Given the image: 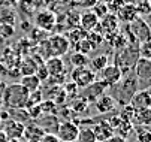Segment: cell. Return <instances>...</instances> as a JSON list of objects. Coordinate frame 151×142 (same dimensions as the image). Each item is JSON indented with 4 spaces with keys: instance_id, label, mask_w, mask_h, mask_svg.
<instances>
[{
    "instance_id": "obj_1",
    "label": "cell",
    "mask_w": 151,
    "mask_h": 142,
    "mask_svg": "<svg viewBox=\"0 0 151 142\" xmlns=\"http://www.w3.org/2000/svg\"><path fill=\"white\" fill-rule=\"evenodd\" d=\"M114 88V100L115 103L118 102L120 105L126 106L130 103L132 97L136 94V91L139 90V81L138 78L135 76V73H129V75H124L121 78V81L112 87Z\"/></svg>"
},
{
    "instance_id": "obj_2",
    "label": "cell",
    "mask_w": 151,
    "mask_h": 142,
    "mask_svg": "<svg viewBox=\"0 0 151 142\" xmlns=\"http://www.w3.org/2000/svg\"><path fill=\"white\" fill-rule=\"evenodd\" d=\"M29 96L30 93L19 82H14L5 87L2 100L8 109H19V108H26Z\"/></svg>"
},
{
    "instance_id": "obj_3",
    "label": "cell",
    "mask_w": 151,
    "mask_h": 142,
    "mask_svg": "<svg viewBox=\"0 0 151 142\" xmlns=\"http://www.w3.org/2000/svg\"><path fill=\"white\" fill-rule=\"evenodd\" d=\"M139 60V44H129L126 48L115 52V66L121 70L123 76L133 72V67Z\"/></svg>"
},
{
    "instance_id": "obj_4",
    "label": "cell",
    "mask_w": 151,
    "mask_h": 142,
    "mask_svg": "<svg viewBox=\"0 0 151 142\" xmlns=\"http://www.w3.org/2000/svg\"><path fill=\"white\" fill-rule=\"evenodd\" d=\"M127 29L138 44H144L151 39V27L142 16H138L135 21L127 24Z\"/></svg>"
},
{
    "instance_id": "obj_5",
    "label": "cell",
    "mask_w": 151,
    "mask_h": 142,
    "mask_svg": "<svg viewBox=\"0 0 151 142\" xmlns=\"http://www.w3.org/2000/svg\"><path fill=\"white\" fill-rule=\"evenodd\" d=\"M79 135V127L73 124L72 121H60L55 136L60 142H76Z\"/></svg>"
},
{
    "instance_id": "obj_6",
    "label": "cell",
    "mask_w": 151,
    "mask_h": 142,
    "mask_svg": "<svg viewBox=\"0 0 151 142\" xmlns=\"http://www.w3.org/2000/svg\"><path fill=\"white\" fill-rule=\"evenodd\" d=\"M47 40H48V47H50V52H51L50 57H61V55L66 54L69 51V48H70V44H69L68 37L60 34V33L52 34Z\"/></svg>"
},
{
    "instance_id": "obj_7",
    "label": "cell",
    "mask_w": 151,
    "mask_h": 142,
    "mask_svg": "<svg viewBox=\"0 0 151 142\" xmlns=\"http://www.w3.org/2000/svg\"><path fill=\"white\" fill-rule=\"evenodd\" d=\"M70 78H72V82H75L78 88L82 90L96 81V73L91 72L88 67H73Z\"/></svg>"
},
{
    "instance_id": "obj_8",
    "label": "cell",
    "mask_w": 151,
    "mask_h": 142,
    "mask_svg": "<svg viewBox=\"0 0 151 142\" xmlns=\"http://www.w3.org/2000/svg\"><path fill=\"white\" fill-rule=\"evenodd\" d=\"M108 88H109V87H108L105 82H102L100 79H96L93 84H90L88 87L82 88L81 93H79V96H82L88 103H90V102H96L100 96L106 94V90H108Z\"/></svg>"
},
{
    "instance_id": "obj_9",
    "label": "cell",
    "mask_w": 151,
    "mask_h": 142,
    "mask_svg": "<svg viewBox=\"0 0 151 142\" xmlns=\"http://www.w3.org/2000/svg\"><path fill=\"white\" fill-rule=\"evenodd\" d=\"M99 75H100V81H102V82H105L109 88H112L114 85H117L120 81H121V78H123L121 70L115 65H108Z\"/></svg>"
},
{
    "instance_id": "obj_10",
    "label": "cell",
    "mask_w": 151,
    "mask_h": 142,
    "mask_svg": "<svg viewBox=\"0 0 151 142\" xmlns=\"http://www.w3.org/2000/svg\"><path fill=\"white\" fill-rule=\"evenodd\" d=\"M99 27H100V32L103 36H109V34H115L118 33L120 30V21L117 15L114 14H108L105 15L102 19H99Z\"/></svg>"
},
{
    "instance_id": "obj_11",
    "label": "cell",
    "mask_w": 151,
    "mask_h": 142,
    "mask_svg": "<svg viewBox=\"0 0 151 142\" xmlns=\"http://www.w3.org/2000/svg\"><path fill=\"white\" fill-rule=\"evenodd\" d=\"M93 133H94V138H96V142H105L106 139H109L111 136H114V130L112 127L109 126L108 120H102V121H96V124L91 127Z\"/></svg>"
},
{
    "instance_id": "obj_12",
    "label": "cell",
    "mask_w": 151,
    "mask_h": 142,
    "mask_svg": "<svg viewBox=\"0 0 151 142\" xmlns=\"http://www.w3.org/2000/svg\"><path fill=\"white\" fill-rule=\"evenodd\" d=\"M115 15H117L120 23H126V24H130L132 21H135V19L139 16L138 9L135 8V5L132 2H126Z\"/></svg>"
},
{
    "instance_id": "obj_13",
    "label": "cell",
    "mask_w": 151,
    "mask_h": 142,
    "mask_svg": "<svg viewBox=\"0 0 151 142\" xmlns=\"http://www.w3.org/2000/svg\"><path fill=\"white\" fill-rule=\"evenodd\" d=\"M24 129H26V124L18 123L15 120H8L5 121L3 133L8 136V139H21L24 136Z\"/></svg>"
},
{
    "instance_id": "obj_14",
    "label": "cell",
    "mask_w": 151,
    "mask_h": 142,
    "mask_svg": "<svg viewBox=\"0 0 151 142\" xmlns=\"http://www.w3.org/2000/svg\"><path fill=\"white\" fill-rule=\"evenodd\" d=\"M133 73L138 78V81H151V60L139 57L133 67Z\"/></svg>"
},
{
    "instance_id": "obj_15",
    "label": "cell",
    "mask_w": 151,
    "mask_h": 142,
    "mask_svg": "<svg viewBox=\"0 0 151 142\" xmlns=\"http://www.w3.org/2000/svg\"><path fill=\"white\" fill-rule=\"evenodd\" d=\"M45 69L48 70L50 76H60V75H66V67L61 57H50L47 58V62H44Z\"/></svg>"
},
{
    "instance_id": "obj_16",
    "label": "cell",
    "mask_w": 151,
    "mask_h": 142,
    "mask_svg": "<svg viewBox=\"0 0 151 142\" xmlns=\"http://www.w3.org/2000/svg\"><path fill=\"white\" fill-rule=\"evenodd\" d=\"M150 100H151V91L150 90H138L129 105H130L135 111L145 109V108L150 106Z\"/></svg>"
},
{
    "instance_id": "obj_17",
    "label": "cell",
    "mask_w": 151,
    "mask_h": 142,
    "mask_svg": "<svg viewBox=\"0 0 151 142\" xmlns=\"http://www.w3.org/2000/svg\"><path fill=\"white\" fill-rule=\"evenodd\" d=\"M35 23L37 26V29H42V30H52V27L55 26L57 19H55V15L50 11H42L37 14Z\"/></svg>"
},
{
    "instance_id": "obj_18",
    "label": "cell",
    "mask_w": 151,
    "mask_h": 142,
    "mask_svg": "<svg viewBox=\"0 0 151 142\" xmlns=\"http://www.w3.org/2000/svg\"><path fill=\"white\" fill-rule=\"evenodd\" d=\"M45 135V130L42 129L37 123H30V124H26V129H24V139L26 142H39L42 139V136Z\"/></svg>"
},
{
    "instance_id": "obj_19",
    "label": "cell",
    "mask_w": 151,
    "mask_h": 142,
    "mask_svg": "<svg viewBox=\"0 0 151 142\" xmlns=\"http://www.w3.org/2000/svg\"><path fill=\"white\" fill-rule=\"evenodd\" d=\"M97 24H99V18L91 11H85L82 15H79V26L84 32L87 33L93 32L97 27Z\"/></svg>"
},
{
    "instance_id": "obj_20",
    "label": "cell",
    "mask_w": 151,
    "mask_h": 142,
    "mask_svg": "<svg viewBox=\"0 0 151 142\" xmlns=\"http://www.w3.org/2000/svg\"><path fill=\"white\" fill-rule=\"evenodd\" d=\"M94 106H96L99 114H108V112L115 109V100L109 94H103L94 102Z\"/></svg>"
},
{
    "instance_id": "obj_21",
    "label": "cell",
    "mask_w": 151,
    "mask_h": 142,
    "mask_svg": "<svg viewBox=\"0 0 151 142\" xmlns=\"http://www.w3.org/2000/svg\"><path fill=\"white\" fill-rule=\"evenodd\" d=\"M132 124L142 126V127L151 126V109H150V108H145V109H138V111H135V117H133Z\"/></svg>"
},
{
    "instance_id": "obj_22",
    "label": "cell",
    "mask_w": 151,
    "mask_h": 142,
    "mask_svg": "<svg viewBox=\"0 0 151 142\" xmlns=\"http://www.w3.org/2000/svg\"><path fill=\"white\" fill-rule=\"evenodd\" d=\"M108 65H109V55L100 54V55H96L94 58L90 60V70L94 73H100Z\"/></svg>"
},
{
    "instance_id": "obj_23",
    "label": "cell",
    "mask_w": 151,
    "mask_h": 142,
    "mask_svg": "<svg viewBox=\"0 0 151 142\" xmlns=\"http://www.w3.org/2000/svg\"><path fill=\"white\" fill-rule=\"evenodd\" d=\"M19 84L23 85L29 93H33V91H37V90L40 88V84H42V82L39 81V78H37L36 75H26V76L21 78Z\"/></svg>"
},
{
    "instance_id": "obj_24",
    "label": "cell",
    "mask_w": 151,
    "mask_h": 142,
    "mask_svg": "<svg viewBox=\"0 0 151 142\" xmlns=\"http://www.w3.org/2000/svg\"><path fill=\"white\" fill-rule=\"evenodd\" d=\"M6 111L9 112V120H15V121H18V123H23V124H26L27 121L30 120L29 112H27L26 108H19V109H6Z\"/></svg>"
},
{
    "instance_id": "obj_25",
    "label": "cell",
    "mask_w": 151,
    "mask_h": 142,
    "mask_svg": "<svg viewBox=\"0 0 151 142\" xmlns=\"http://www.w3.org/2000/svg\"><path fill=\"white\" fill-rule=\"evenodd\" d=\"M88 63H90L88 55H85V54H82V52L75 51V52L70 55V65H72L73 67H87Z\"/></svg>"
},
{
    "instance_id": "obj_26",
    "label": "cell",
    "mask_w": 151,
    "mask_h": 142,
    "mask_svg": "<svg viewBox=\"0 0 151 142\" xmlns=\"http://www.w3.org/2000/svg\"><path fill=\"white\" fill-rule=\"evenodd\" d=\"M88 105H90V103H88L82 96H76V97H73V102H72L70 109H72L75 114H84V112H87Z\"/></svg>"
},
{
    "instance_id": "obj_27",
    "label": "cell",
    "mask_w": 151,
    "mask_h": 142,
    "mask_svg": "<svg viewBox=\"0 0 151 142\" xmlns=\"http://www.w3.org/2000/svg\"><path fill=\"white\" fill-rule=\"evenodd\" d=\"M40 106V112L45 114V115H57V111H58V106L52 102V100H42L39 103Z\"/></svg>"
},
{
    "instance_id": "obj_28",
    "label": "cell",
    "mask_w": 151,
    "mask_h": 142,
    "mask_svg": "<svg viewBox=\"0 0 151 142\" xmlns=\"http://www.w3.org/2000/svg\"><path fill=\"white\" fill-rule=\"evenodd\" d=\"M76 142H96V138H94V133H93L91 127L79 129V135H78Z\"/></svg>"
},
{
    "instance_id": "obj_29",
    "label": "cell",
    "mask_w": 151,
    "mask_h": 142,
    "mask_svg": "<svg viewBox=\"0 0 151 142\" xmlns=\"http://www.w3.org/2000/svg\"><path fill=\"white\" fill-rule=\"evenodd\" d=\"M132 132H133V124L132 123H127V121H123V123L120 124V127L115 130V135L126 139Z\"/></svg>"
},
{
    "instance_id": "obj_30",
    "label": "cell",
    "mask_w": 151,
    "mask_h": 142,
    "mask_svg": "<svg viewBox=\"0 0 151 142\" xmlns=\"http://www.w3.org/2000/svg\"><path fill=\"white\" fill-rule=\"evenodd\" d=\"M0 24H9V26H15V15L12 11L9 9H3L0 12Z\"/></svg>"
},
{
    "instance_id": "obj_31",
    "label": "cell",
    "mask_w": 151,
    "mask_h": 142,
    "mask_svg": "<svg viewBox=\"0 0 151 142\" xmlns=\"http://www.w3.org/2000/svg\"><path fill=\"white\" fill-rule=\"evenodd\" d=\"M87 40L91 44V47H93V49H96L103 40H105V37H103V34H100V33H97V32H90V33H87Z\"/></svg>"
},
{
    "instance_id": "obj_32",
    "label": "cell",
    "mask_w": 151,
    "mask_h": 142,
    "mask_svg": "<svg viewBox=\"0 0 151 142\" xmlns=\"http://www.w3.org/2000/svg\"><path fill=\"white\" fill-rule=\"evenodd\" d=\"M118 117H120L123 121L132 123V121H133V117H135V109H133L130 105H126V106L123 108V111L118 114Z\"/></svg>"
},
{
    "instance_id": "obj_33",
    "label": "cell",
    "mask_w": 151,
    "mask_h": 142,
    "mask_svg": "<svg viewBox=\"0 0 151 142\" xmlns=\"http://www.w3.org/2000/svg\"><path fill=\"white\" fill-rule=\"evenodd\" d=\"M40 102H42V91H40V90L33 91V93H30V96H29V100H27V103H26V109H29V108H32V106H36V105H39Z\"/></svg>"
},
{
    "instance_id": "obj_34",
    "label": "cell",
    "mask_w": 151,
    "mask_h": 142,
    "mask_svg": "<svg viewBox=\"0 0 151 142\" xmlns=\"http://www.w3.org/2000/svg\"><path fill=\"white\" fill-rule=\"evenodd\" d=\"M99 19H102L105 15H108V14H109V11H108V6H106V3H102V2H99L96 6H93L91 9H90Z\"/></svg>"
},
{
    "instance_id": "obj_35",
    "label": "cell",
    "mask_w": 151,
    "mask_h": 142,
    "mask_svg": "<svg viewBox=\"0 0 151 142\" xmlns=\"http://www.w3.org/2000/svg\"><path fill=\"white\" fill-rule=\"evenodd\" d=\"M15 34V26H9V24H0V36L2 39H11Z\"/></svg>"
},
{
    "instance_id": "obj_36",
    "label": "cell",
    "mask_w": 151,
    "mask_h": 142,
    "mask_svg": "<svg viewBox=\"0 0 151 142\" xmlns=\"http://www.w3.org/2000/svg\"><path fill=\"white\" fill-rule=\"evenodd\" d=\"M139 57L151 60V39L144 44H139Z\"/></svg>"
},
{
    "instance_id": "obj_37",
    "label": "cell",
    "mask_w": 151,
    "mask_h": 142,
    "mask_svg": "<svg viewBox=\"0 0 151 142\" xmlns=\"http://www.w3.org/2000/svg\"><path fill=\"white\" fill-rule=\"evenodd\" d=\"M63 90H64V93H66V96H69L70 99H73V97H76L78 96V93H79V88H78V85L75 84V82H66L63 85Z\"/></svg>"
},
{
    "instance_id": "obj_38",
    "label": "cell",
    "mask_w": 151,
    "mask_h": 142,
    "mask_svg": "<svg viewBox=\"0 0 151 142\" xmlns=\"http://www.w3.org/2000/svg\"><path fill=\"white\" fill-rule=\"evenodd\" d=\"M76 49H78V52H82V54H85V55H88V52L93 51V47H91V44L87 40V37H85V39H82L81 42L76 45Z\"/></svg>"
},
{
    "instance_id": "obj_39",
    "label": "cell",
    "mask_w": 151,
    "mask_h": 142,
    "mask_svg": "<svg viewBox=\"0 0 151 142\" xmlns=\"http://www.w3.org/2000/svg\"><path fill=\"white\" fill-rule=\"evenodd\" d=\"M37 78H39V81L40 82H47V79L50 78V75H48V70L45 69V66L44 65H40L39 67H37V70H36V73H35Z\"/></svg>"
},
{
    "instance_id": "obj_40",
    "label": "cell",
    "mask_w": 151,
    "mask_h": 142,
    "mask_svg": "<svg viewBox=\"0 0 151 142\" xmlns=\"http://www.w3.org/2000/svg\"><path fill=\"white\" fill-rule=\"evenodd\" d=\"M138 142H151V132L147 129L138 130Z\"/></svg>"
},
{
    "instance_id": "obj_41",
    "label": "cell",
    "mask_w": 151,
    "mask_h": 142,
    "mask_svg": "<svg viewBox=\"0 0 151 142\" xmlns=\"http://www.w3.org/2000/svg\"><path fill=\"white\" fill-rule=\"evenodd\" d=\"M27 112H29V117H30V120H33V121H36V120H37L40 115H42V112H40V106H39V105L29 108V109H27Z\"/></svg>"
},
{
    "instance_id": "obj_42",
    "label": "cell",
    "mask_w": 151,
    "mask_h": 142,
    "mask_svg": "<svg viewBox=\"0 0 151 142\" xmlns=\"http://www.w3.org/2000/svg\"><path fill=\"white\" fill-rule=\"evenodd\" d=\"M78 3H79V6H81V8L90 11L93 6H96V5L99 3V0H78Z\"/></svg>"
},
{
    "instance_id": "obj_43",
    "label": "cell",
    "mask_w": 151,
    "mask_h": 142,
    "mask_svg": "<svg viewBox=\"0 0 151 142\" xmlns=\"http://www.w3.org/2000/svg\"><path fill=\"white\" fill-rule=\"evenodd\" d=\"M39 142H60V141H58V138L54 133H45Z\"/></svg>"
},
{
    "instance_id": "obj_44",
    "label": "cell",
    "mask_w": 151,
    "mask_h": 142,
    "mask_svg": "<svg viewBox=\"0 0 151 142\" xmlns=\"http://www.w3.org/2000/svg\"><path fill=\"white\" fill-rule=\"evenodd\" d=\"M105 142H127V139H124V138H121V136L114 135V136H111L109 139H106Z\"/></svg>"
},
{
    "instance_id": "obj_45",
    "label": "cell",
    "mask_w": 151,
    "mask_h": 142,
    "mask_svg": "<svg viewBox=\"0 0 151 142\" xmlns=\"http://www.w3.org/2000/svg\"><path fill=\"white\" fill-rule=\"evenodd\" d=\"M6 73H8V69H6V66L0 63V79H2V78H3Z\"/></svg>"
},
{
    "instance_id": "obj_46",
    "label": "cell",
    "mask_w": 151,
    "mask_h": 142,
    "mask_svg": "<svg viewBox=\"0 0 151 142\" xmlns=\"http://www.w3.org/2000/svg\"><path fill=\"white\" fill-rule=\"evenodd\" d=\"M9 139H8V136L3 133V130H0V142H8Z\"/></svg>"
},
{
    "instance_id": "obj_47",
    "label": "cell",
    "mask_w": 151,
    "mask_h": 142,
    "mask_svg": "<svg viewBox=\"0 0 151 142\" xmlns=\"http://www.w3.org/2000/svg\"><path fill=\"white\" fill-rule=\"evenodd\" d=\"M5 87H6V84L3 82L2 79H0V93H3V90H5Z\"/></svg>"
},
{
    "instance_id": "obj_48",
    "label": "cell",
    "mask_w": 151,
    "mask_h": 142,
    "mask_svg": "<svg viewBox=\"0 0 151 142\" xmlns=\"http://www.w3.org/2000/svg\"><path fill=\"white\" fill-rule=\"evenodd\" d=\"M3 109V100H2V97H0V111Z\"/></svg>"
},
{
    "instance_id": "obj_49",
    "label": "cell",
    "mask_w": 151,
    "mask_h": 142,
    "mask_svg": "<svg viewBox=\"0 0 151 142\" xmlns=\"http://www.w3.org/2000/svg\"><path fill=\"white\" fill-rule=\"evenodd\" d=\"M148 108H150V109H151V100H150V106H148Z\"/></svg>"
},
{
    "instance_id": "obj_50",
    "label": "cell",
    "mask_w": 151,
    "mask_h": 142,
    "mask_svg": "<svg viewBox=\"0 0 151 142\" xmlns=\"http://www.w3.org/2000/svg\"><path fill=\"white\" fill-rule=\"evenodd\" d=\"M0 40H3V39H2V36H0Z\"/></svg>"
},
{
    "instance_id": "obj_51",
    "label": "cell",
    "mask_w": 151,
    "mask_h": 142,
    "mask_svg": "<svg viewBox=\"0 0 151 142\" xmlns=\"http://www.w3.org/2000/svg\"><path fill=\"white\" fill-rule=\"evenodd\" d=\"M148 2H150V5H151V0H148Z\"/></svg>"
},
{
    "instance_id": "obj_52",
    "label": "cell",
    "mask_w": 151,
    "mask_h": 142,
    "mask_svg": "<svg viewBox=\"0 0 151 142\" xmlns=\"http://www.w3.org/2000/svg\"><path fill=\"white\" fill-rule=\"evenodd\" d=\"M18 142H19V141H18ZM21 142H26V141H21Z\"/></svg>"
},
{
    "instance_id": "obj_53",
    "label": "cell",
    "mask_w": 151,
    "mask_h": 142,
    "mask_svg": "<svg viewBox=\"0 0 151 142\" xmlns=\"http://www.w3.org/2000/svg\"><path fill=\"white\" fill-rule=\"evenodd\" d=\"M0 124H2V120H0Z\"/></svg>"
}]
</instances>
